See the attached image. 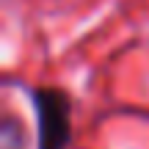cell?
<instances>
[{
    "label": "cell",
    "instance_id": "cell-1",
    "mask_svg": "<svg viewBox=\"0 0 149 149\" xmlns=\"http://www.w3.org/2000/svg\"><path fill=\"white\" fill-rule=\"evenodd\" d=\"M36 149H66L72 141V97L58 86L31 88Z\"/></svg>",
    "mask_w": 149,
    "mask_h": 149
},
{
    "label": "cell",
    "instance_id": "cell-2",
    "mask_svg": "<svg viewBox=\"0 0 149 149\" xmlns=\"http://www.w3.org/2000/svg\"><path fill=\"white\" fill-rule=\"evenodd\" d=\"M0 149H25V127L14 116H3L0 124Z\"/></svg>",
    "mask_w": 149,
    "mask_h": 149
}]
</instances>
